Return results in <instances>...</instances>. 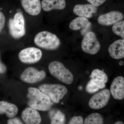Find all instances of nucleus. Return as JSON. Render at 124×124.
I'll return each mask as SVG.
<instances>
[{"mask_svg": "<svg viewBox=\"0 0 124 124\" xmlns=\"http://www.w3.org/2000/svg\"><path fill=\"white\" fill-rule=\"evenodd\" d=\"M42 53L40 49L34 47L23 49L19 52L18 58L20 62L24 63L32 64L39 61Z\"/></svg>", "mask_w": 124, "mask_h": 124, "instance_id": "nucleus-7", "label": "nucleus"}, {"mask_svg": "<svg viewBox=\"0 0 124 124\" xmlns=\"http://www.w3.org/2000/svg\"><path fill=\"white\" fill-rule=\"evenodd\" d=\"M46 75V73L44 70L39 71L35 68L29 67L23 71L20 78L23 82L34 84L44 79Z\"/></svg>", "mask_w": 124, "mask_h": 124, "instance_id": "nucleus-8", "label": "nucleus"}, {"mask_svg": "<svg viewBox=\"0 0 124 124\" xmlns=\"http://www.w3.org/2000/svg\"><path fill=\"white\" fill-rule=\"evenodd\" d=\"M97 7L91 4H78L75 6L73 9V13L81 17L90 18L93 14L96 13Z\"/></svg>", "mask_w": 124, "mask_h": 124, "instance_id": "nucleus-15", "label": "nucleus"}, {"mask_svg": "<svg viewBox=\"0 0 124 124\" xmlns=\"http://www.w3.org/2000/svg\"><path fill=\"white\" fill-rule=\"evenodd\" d=\"M68 124H84V119L80 116H73L70 120Z\"/></svg>", "mask_w": 124, "mask_h": 124, "instance_id": "nucleus-24", "label": "nucleus"}, {"mask_svg": "<svg viewBox=\"0 0 124 124\" xmlns=\"http://www.w3.org/2000/svg\"><path fill=\"white\" fill-rule=\"evenodd\" d=\"M18 111L17 107L15 104L5 101H0V115L5 114L9 118H13Z\"/></svg>", "mask_w": 124, "mask_h": 124, "instance_id": "nucleus-18", "label": "nucleus"}, {"mask_svg": "<svg viewBox=\"0 0 124 124\" xmlns=\"http://www.w3.org/2000/svg\"><path fill=\"white\" fill-rule=\"evenodd\" d=\"M7 124H23L22 121L17 117L10 119L7 121Z\"/></svg>", "mask_w": 124, "mask_h": 124, "instance_id": "nucleus-27", "label": "nucleus"}, {"mask_svg": "<svg viewBox=\"0 0 124 124\" xmlns=\"http://www.w3.org/2000/svg\"><path fill=\"white\" fill-rule=\"evenodd\" d=\"M34 42L38 47L47 50H55L61 44L60 40L56 35L46 31L37 33L34 38Z\"/></svg>", "mask_w": 124, "mask_h": 124, "instance_id": "nucleus-2", "label": "nucleus"}, {"mask_svg": "<svg viewBox=\"0 0 124 124\" xmlns=\"http://www.w3.org/2000/svg\"><path fill=\"white\" fill-rule=\"evenodd\" d=\"M91 23L88 19L79 17L75 18L70 23L69 27L74 31H80L81 34L84 36L91 30Z\"/></svg>", "mask_w": 124, "mask_h": 124, "instance_id": "nucleus-10", "label": "nucleus"}, {"mask_svg": "<svg viewBox=\"0 0 124 124\" xmlns=\"http://www.w3.org/2000/svg\"><path fill=\"white\" fill-rule=\"evenodd\" d=\"M110 93L107 89H104L92 96L89 101L90 108L98 110L103 108L108 103L110 98Z\"/></svg>", "mask_w": 124, "mask_h": 124, "instance_id": "nucleus-9", "label": "nucleus"}, {"mask_svg": "<svg viewBox=\"0 0 124 124\" xmlns=\"http://www.w3.org/2000/svg\"><path fill=\"white\" fill-rule=\"evenodd\" d=\"M5 23V17L4 14L0 11V33L4 28Z\"/></svg>", "mask_w": 124, "mask_h": 124, "instance_id": "nucleus-25", "label": "nucleus"}, {"mask_svg": "<svg viewBox=\"0 0 124 124\" xmlns=\"http://www.w3.org/2000/svg\"><path fill=\"white\" fill-rule=\"evenodd\" d=\"M39 89L55 103L59 102L68 93L67 88L64 85L59 84H44L40 85Z\"/></svg>", "mask_w": 124, "mask_h": 124, "instance_id": "nucleus-4", "label": "nucleus"}, {"mask_svg": "<svg viewBox=\"0 0 124 124\" xmlns=\"http://www.w3.org/2000/svg\"><path fill=\"white\" fill-rule=\"evenodd\" d=\"M22 117L26 124H40L41 122V117L37 110L30 107L23 111Z\"/></svg>", "mask_w": 124, "mask_h": 124, "instance_id": "nucleus-13", "label": "nucleus"}, {"mask_svg": "<svg viewBox=\"0 0 124 124\" xmlns=\"http://www.w3.org/2000/svg\"><path fill=\"white\" fill-rule=\"evenodd\" d=\"M20 1L24 10L30 15L36 16L40 13L42 7L40 0H20Z\"/></svg>", "mask_w": 124, "mask_h": 124, "instance_id": "nucleus-14", "label": "nucleus"}, {"mask_svg": "<svg viewBox=\"0 0 124 124\" xmlns=\"http://www.w3.org/2000/svg\"><path fill=\"white\" fill-rule=\"evenodd\" d=\"M27 97L28 99V106L31 108L38 110H48L53 104L48 96L37 88H29Z\"/></svg>", "mask_w": 124, "mask_h": 124, "instance_id": "nucleus-1", "label": "nucleus"}, {"mask_svg": "<svg viewBox=\"0 0 124 124\" xmlns=\"http://www.w3.org/2000/svg\"><path fill=\"white\" fill-rule=\"evenodd\" d=\"M41 5L43 10L49 11L54 9H63L66 3L65 0H42Z\"/></svg>", "mask_w": 124, "mask_h": 124, "instance_id": "nucleus-17", "label": "nucleus"}, {"mask_svg": "<svg viewBox=\"0 0 124 124\" xmlns=\"http://www.w3.org/2000/svg\"><path fill=\"white\" fill-rule=\"evenodd\" d=\"M114 124H124V123L123 122L121 121H118L115 123Z\"/></svg>", "mask_w": 124, "mask_h": 124, "instance_id": "nucleus-29", "label": "nucleus"}, {"mask_svg": "<svg viewBox=\"0 0 124 124\" xmlns=\"http://www.w3.org/2000/svg\"><path fill=\"white\" fill-rule=\"evenodd\" d=\"M112 97L116 100H122L124 98V78L118 76L113 80L110 87Z\"/></svg>", "mask_w": 124, "mask_h": 124, "instance_id": "nucleus-12", "label": "nucleus"}, {"mask_svg": "<svg viewBox=\"0 0 124 124\" xmlns=\"http://www.w3.org/2000/svg\"><path fill=\"white\" fill-rule=\"evenodd\" d=\"M91 5L97 7L100 6L107 0H86Z\"/></svg>", "mask_w": 124, "mask_h": 124, "instance_id": "nucleus-26", "label": "nucleus"}, {"mask_svg": "<svg viewBox=\"0 0 124 124\" xmlns=\"http://www.w3.org/2000/svg\"><path fill=\"white\" fill-rule=\"evenodd\" d=\"M112 31L116 35L124 39V20L120 21L113 25Z\"/></svg>", "mask_w": 124, "mask_h": 124, "instance_id": "nucleus-23", "label": "nucleus"}, {"mask_svg": "<svg viewBox=\"0 0 124 124\" xmlns=\"http://www.w3.org/2000/svg\"><path fill=\"white\" fill-rule=\"evenodd\" d=\"M9 28L10 35L15 39H19L25 35V20L22 13L18 12L13 18L9 19Z\"/></svg>", "mask_w": 124, "mask_h": 124, "instance_id": "nucleus-5", "label": "nucleus"}, {"mask_svg": "<svg viewBox=\"0 0 124 124\" xmlns=\"http://www.w3.org/2000/svg\"><path fill=\"white\" fill-rule=\"evenodd\" d=\"M108 51L111 57L114 59L124 58V39L114 41L108 47Z\"/></svg>", "mask_w": 124, "mask_h": 124, "instance_id": "nucleus-16", "label": "nucleus"}, {"mask_svg": "<svg viewBox=\"0 0 124 124\" xmlns=\"http://www.w3.org/2000/svg\"><path fill=\"white\" fill-rule=\"evenodd\" d=\"M104 120L101 115L93 113L88 116L84 121V124H103Z\"/></svg>", "mask_w": 124, "mask_h": 124, "instance_id": "nucleus-22", "label": "nucleus"}, {"mask_svg": "<svg viewBox=\"0 0 124 124\" xmlns=\"http://www.w3.org/2000/svg\"><path fill=\"white\" fill-rule=\"evenodd\" d=\"M6 67L4 65L0 62V73L4 72L6 70Z\"/></svg>", "mask_w": 124, "mask_h": 124, "instance_id": "nucleus-28", "label": "nucleus"}, {"mask_svg": "<svg viewBox=\"0 0 124 124\" xmlns=\"http://www.w3.org/2000/svg\"><path fill=\"white\" fill-rule=\"evenodd\" d=\"M48 69L52 76L63 83L70 85L73 82V74L62 63L57 61L52 62L49 64Z\"/></svg>", "mask_w": 124, "mask_h": 124, "instance_id": "nucleus-3", "label": "nucleus"}, {"mask_svg": "<svg viewBox=\"0 0 124 124\" xmlns=\"http://www.w3.org/2000/svg\"><path fill=\"white\" fill-rule=\"evenodd\" d=\"M106 84H102L95 80L91 79L86 86V92L89 93H93L98 91L100 89L104 88Z\"/></svg>", "mask_w": 124, "mask_h": 124, "instance_id": "nucleus-21", "label": "nucleus"}, {"mask_svg": "<svg viewBox=\"0 0 124 124\" xmlns=\"http://www.w3.org/2000/svg\"><path fill=\"white\" fill-rule=\"evenodd\" d=\"M124 17L123 14L120 11H111L100 16L98 18V22L102 26H110L121 21Z\"/></svg>", "mask_w": 124, "mask_h": 124, "instance_id": "nucleus-11", "label": "nucleus"}, {"mask_svg": "<svg viewBox=\"0 0 124 124\" xmlns=\"http://www.w3.org/2000/svg\"><path fill=\"white\" fill-rule=\"evenodd\" d=\"M91 79L98 82L106 84L108 81V77L103 71L99 69H95L92 71L90 75Z\"/></svg>", "mask_w": 124, "mask_h": 124, "instance_id": "nucleus-20", "label": "nucleus"}, {"mask_svg": "<svg viewBox=\"0 0 124 124\" xmlns=\"http://www.w3.org/2000/svg\"><path fill=\"white\" fill-rule=\"evenodd\" d=\"M51 120V124H64L66 117L61 111L58 110H52L49 113Z\"/></svg>", "mask_w": 124, "mask_h": 124, "instance_id": "nucleus-19", "label": "nucleus"}, {"mask_svg": "<svg viewBox=\"0 0 124 124\" xmlns=\"http://www.w3.org/2000/svg\"><path fill=\"white\" fill-rule=\"evenodd\" d=\"M100 47V42L94 32L90 31L84 36L81 42V48L85 53L94 55L99 51Z\"/></svg>", "mask_w": 124, "mask_h": 124, "instance_id": "nucleus-6", "label": "nucleus"}]
</instances>
